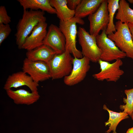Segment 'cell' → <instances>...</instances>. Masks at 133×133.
<instances>
[{
	"mask_svg": "<svg viewBox=\"0 0 133 133\" xmlns=\"http://www.w3.org/2000/svg\"><path fill=\"white\" fill-rule=\"evenodd\" d=\"M24 86H27L31 91H38L39 85L31 77L22 71L9 75L7 79L3 88L6 91L12 88H17Z\"/></svg>",
	"mask_w": 133,
	"mask_h": 133,
	"instance_id": "obj_12",
	"label": "cell"
},
{
	"mask_svg": "<svg viewBox=\"0 0 133 133\" xmlns=\"http://www.w3.org/2000/svg\"><path fill=\"white\" fill-rule=\"evenodd\" d=\"M107 35L104 30L96 36L97 45L101 51L100 59L109 62L126 57L125 53L120 50Z\"/></svg>",
	"mask_w": 133,
	"mask_h": 133,
	"instance_id": "obj_6",
	"label": "cell"
},
{
	"mask_svg": "<svg viewBox=\"0 0 133 133\" xmlns=\"http://www.w3.org/2000/svg\"><path fill=\"white\" fill-rule=\"evenodd\" d=\"M90 61L88 58L84 56L80 58L73 57L72 70L69 75L64 78V83L71 86L83 81L90 68Z\"/></svg>",
	"mask_w": 133,
	"mask_h": 133,
	"instance_id": "obj_10",
	"label": "cell"
},
{
	"mask_svg": "<svg viewBox=\"0 0 133 133\" xmlns=\"http://www.w3.org/2000/svg\"><path fill=\"white\" fill-rule=\"evenodd\" d=\"M77 35L83 56L93 62H98L100 59L101 51L97 45L96 37L81 27L79 28Z\"/></svg>",
	"mask_w": 133,
	"mask_h": 133,
	"instance_id": "obj_5",
	"label": "cell"
},
{
	"mask_svg": "<svg viewBox=\"0 0 133 133\" xmlns=\"http://www.w3.org/2000/svg\"><path fill=\"white\" fill-rule=\"evenodd\" d=\"M50 3L56 10V14L60 20L66 22L74 17L75 11L68 8L67 0H50Z\"/></svg>",
	"mask_w": 133,
	"mask_h": 133,
	"instance_id": "obj_18",
	"label": "cell"
},
{
	"mask_svg": "<svg viewBox=\"0 0 133 133\" xmlns=\"http://www.w3.org/2000/svg\"><path fill=\"white\" fill-rule=\"evenodd\" d=\"M11 29L9 24H0V45L9 35Z\"/></svg>",
	"mask_w": 133,
	"mask_h": 133,
	"instance_id": "obj_23",
	"label": "cell"
},
{
	"mask_svg": "<svg viewBox=\"0 0 133 133\" xmlns=\"http://www.w3.org/2000/svg\"><path fill=\"white\" fill-rule=\"evenodd\" d=\"M73 57L67 50L61 54H56L47 63L51 78L55 80L69 75L73 67Z\"/></svg>",
	"mask_w": 133,
	"mask_h": 133,
	"instance_id": "obj_4",
	"label": "cell"
},
{
	"mask_svg": "<svg viewBox=\"0 0 133 133\" xmlns=\"http://www.w3.org/2000/svg\"><path fill=\"white\" fill-rule=\"evenodd\" d=\"M128 1L130 3L133 4V0H128Z\"/></svg>",
	"mask_w": 133,
	"mask_h": 133,
	"instance_id": "obj_27",
	"label": "cell"
},
{
	"mask_svg": "<svg viewBox=\"0 0 133 133\" xmlns=\"http://www.w3.org/2000/svg\"><path fill=\"white\" fill-rule=\"evenodd\" d=\"M47 24L46 21L40 22L26 38L22 49L27 51L33 50L43 44L47 34Z\"/></svg>",
	"mask_w": 133,
	"mask_h": 133,
	"instance_id": "obj_13",
	"label": "cell"
},
{
	"mask_svg": "<svg viewBox=\"0 0 133 133\" xmlns=\"http://www.w3.org/2000/svg\"><path fill=\"white\" fill-rule=\"evenodd\" d=\"M107 0H104L96 11L88 16L89 33L95 37L101 30H106L109 22Z\"/></svg>",
	"mask_w": 133,
	"mask_h": 133,
	"instance_id": "obj_8",
	"label": "cell"
},
{
	"mask_svg": "<svg viewBox=\"0 0 133 133\" xmlns=\"http://www.w3.org/2000/svg\"><path fill=\"white\" fill-rule=\"evenodd\" d=\"M77 23L83 25L84 22L82 19L74 17L66 22L60 20L59 27L65 38L66 50L72 54L74 57L80 58L83 56L81 51L76 47Z\"/></svg>",
	"mask_w": 133,
	"mask_h": 133,
	"instance_id": "obj_2",
	"label": "cell"
},
{
	"mask_svg": "<svg viewBox=\"0 0 133 133\" xmlns=\"http://www.w3.org/2000/svg\"><path fill=\"white\" fill-rule=\"evenodd\" d=\"M115 32L108 35L116 46L133 60V41L128 24L118 20L115 23Z\"/></svg>",
	"mask_w": 133,
	"mask_h": 133,
	"instance_id": "obj_3",
	"label": "cell"
},
{
	"mask_svg": "<svg viewBox=\"0 0 133 133\" xmlns=\"http://www.w3.org/2000/svg\"><path fill=\"white\" fill-rule=\"evenodd\" d=\"M6 91L8 97L17 105L32 104L37 101L40 97L38 91L30 92L23 89L15 90L10 89Z\"/></svg>",
	"mask_w": 133,
	"mask_h": 133,
	"instance_id": "obj_14",
	"label": "cell"
},
{
	"mask_svg": "<svg viewBox=\"0 0 133 133\" xmlns=\"http://www.w3.org/2000/svg\"><path fill=\"white\" fill-rule=\"evenodd\" d=\"M132 118V119L133 120V112H132V114H131V115L130 116Z\"/></svg>",
	"mask_w": 133,
	"mask_h": 133,
	"instance_id": "obj_28",
	"label": "cell"
},
{
	"mask_svg": "<svg viewBox=\"0 0 133 133\" xmlns=\"http://www.w3.org/2000/svg\"><path fill=\"white\" fill-rule=\"evenodd\" d=\"M104 0H82L75 10L74 17L80 18L93 14Z\"/></svg>",
	"mask_w": 133,
	"mask_h": 133,
	"instance_id": "obj_16",
	"label": "cell"
},
{
	"mask_svg": "<svg viewBox=\"0 0 133 133\" xmlns=\"http://www.w3.org/2000/svg\"><path fill=\"white\" fill-rule=\"evenodd\" d=\"M57 54L49 47L44 44L33 50L27 51L26 58L33 61H40L48 63Z\"/></svg>",
	"mask_w": 133,
	"mask_h": 133,
	"instance_id": "obj_15",
	"label": "cell"
},
{
	"mask_svg": "<svg viewBox=\"0 0 133 133\" xmlns=\"http://www.w3.org/2000/svg\"><path fill=\"white\" fill-rule=\"evenodd\" d=\"M82 0H67V5L70 9L75 11Z\"/></svg>",
	"mask_w": 133,
	"mask_h": 133,
	"instance_id": "obj_25",
	"label": "cell"
},
{
	"mask_svg": "<svg viewBox=\"0 0 133 133\" xmlns=\"http://www.w3.org/2000/svg\"><path fill=\"white\" fill-rule=\"evenodd\" d=\"M11 21V18L7 14L5 7L0 6V24H8Z\"/></svg>",
	"mask_w": 133,
	"mask_h": 133,
	"instance_id": "obj_24",
	"label": "cell"
},
{
	"mask_svg": "<svg viewBox=\"0 0 133 133\" xmlns=\"http://www.w3.org/2000/svg\"><path fill=\"white\" fill-rule=\"evenodd\" d=\"M17 1L25 10L28 9L34 10L40 9L43 11L56 14V10L50 5V0H18Z\"/></svg>",
	"mask_w": 133,
	"mask_h": 133,
	"instance_id": "obj_17",
	"label": "cell"
},
{
	"mask_svg": "<svg viewBox=\"0 0 133 133\" xmlns=\"http://www.w3.org/2000/svg\"><path fill=\"white\" fill-rule=\"evenodd\" d=\"M116 18L123 23L133 24V10L125 0H120Z\"/></svg>",
	"mask_w": 133,
	"mask_h": 133,
	"instance_id": "obj_20",
	"label": "cell"
},
{
	"mask_svg": "<svg viewBox=\"0 0 133 133\" xmlns=\"http://www.w3.org/2000/svg\"><path fill=\"white\" fill-rule=\"evenodd\" d=\"M43 44L50 48L57 54L62 53L66 51L65 36L59 27L53 24L49 26Z\"/></svg>",
	"mask_w": 133,
	"mask_h": 133,
	"instance_id": "obj_11",
	"label": "cell"
},
{
	"mask_svg": "<svg viewBox=\"0 0 133 133\" xmlns=\"http://www.w3.org/2000/svg\"><path fill=\"white\" fill-rule=\"evenodd\" d=\"M119 0H107V8L109 12V22L106 30L107 35L111 34L116 31L113 19L116 12L119 7Z\"/></svg>",
	"mask_w": 133,
	"mask_h": 133,
	"instance_id": "obj_21",
	"label": "cell"
},
{
	"mask_svg": "<svg viewBox=\"0 0 133 133\" xmlns=\"http://www.w3.org/2000/svg\"><path fill=\"white\" fill-rule=\"evenodd\" d=\"M124 93L127 98H123V101L125 104L120 105V108L131 116L133 112V88L125 90Z\"/></svg>",
	"mask_w": 133,
	"mask_h": 133,
	"instance_id": "obj_22",
	"label": "cell"
},
{
	"mask_svg": "<svg viewBox=\"0 0 133 133\" xmlns=\"http://www.w3.org/2000/svg\"><path fill=\"white\" fill-rule=\"evenodd\" d=\"M103 109L107 110L109 115L108 120L105 123L106 126H109V129L106 133H110L112 131V133H117L116 130L117 125L121 121L129 118L128 115L123 112L118 113L111 111L109 109L105 104L104 105Z\"/></svg>",
	"mask_w": 133,
	"mask_h": 133,
	"instance_id": "obj_19",
	"label": "cell"
},
{
	"mask_svg": "<svg viewBox=\"0 0 133 133\" xmlns=\"http://www.w3.org/2000/svg\"><path fill=\"white\" fill-rule=\"evenodd\" d=\"M44 12L41 10H24L22 18L17 26L15 34L17 45L19 49L22 47L26 38L40 22L46 21Z\"/></svg>",
	"mask_w": 133,
	"mask_h": 133,
	"instance_id": "obj_1",
	"label": "cell"
},
{
	"mask_svg": "<svg viewBox=\"0 0 133 133\" xmlns=\"http://www.w3.org/2000/svg\"><path fill=\"white\" fill-rule=\"evenodd\" d=\"M22 69L38 83L51 78L49 65L45 62L32 61L26 58L23 61Z\"/></svg>",
	"mask_w": 133,
	"mask_h": 133,
	"instance_id": "obj_9",
	"label": "cell"
},
{
	"mask_svg": "<svg viewBox=\"0 0 133 133\" xmlns=\"http://www.w3.org/2000/svg\"><path fill=\"white\" fill-rule=\"evenodd\" d=\"M128 25L131 33L133 41V24L129 23L128 24Z\"/></svg>",
	"mask_w": 133,
	"mask_h": 133,
	"instance_id": "obj_26",
	"label": "cell"
},
{
	"mask_svg": "<svg viewBox=\"0 0 133 133\" xmlns=\"http://www.w3.org/2000/svg\"><path fill=\"white\" fill-rule=\"evenodd\" d=\"M98 62L100 65V71L92 75L94 79L98 81L106 80L108 82H116L124 73L123 70L120 68L123 64L120 59L116 60L112 63L100 59Z\"/></svg>",
	"mask_w": 133,
	"mask_h": 133,
	"instance_id": "obj_7",
	"label": "cell"
}]
</instances>
